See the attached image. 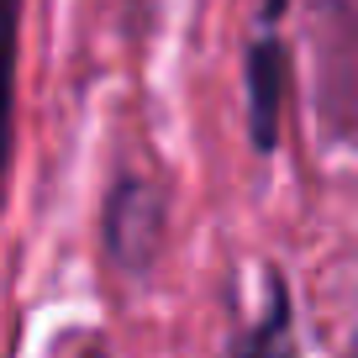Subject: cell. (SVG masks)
<instances>
[{"label":"cell","mask_w":358,"mask_h":358,"mask_svg":"<svg viewBox=\"0 0 358 358\" xmlns=\"http://www.w3.org/2000/svg\"><path fill=\"white\" fill-rule=\"evenodd\" d=\"M164 243V195L158 185L127 174L116 179L111 201H106V253L122 268H148Z\"/></svg>","instance_id":"6da1fadb"},{"label":"cell","mask_w":358,"mask_h":358,"mask_svg":"<svg viewBox=\"0 0 358 358\" xmlns=\"http://www.w3.org/2000/svg\"><path fill=\"white\" fill-rule=\"evenodd\" d=\"M280 101H285V48L268 27L248 48V132L258 153H274L280 143Z\"/></svg>","instance_id":"7a4b0ae2"},{"label":"cell","mask_w":358,"mask_h":358,"mask_svg":"<svg viewBox=\"0 0 358 358\" xmlns=\"http://www.w3.org/2000/svg\"><path fill=\"white\" fill-rule=\"evenodd\" d=\"M268 301L258 311V322L248 327L243 337L232 343V358H301L295 348V322H290V295H285V280L268 268Z\"/></svg>","instance_id":"3957f363"},{"label":"cell","mask_w":358,"mask_h":358,"mask_svg":"<svg viewBox=\"0 0 358 358\" xmlns=\"http://www.w3.org/2000/svg\"><path fill=\"white\" fill-rule=\"evenodd\" d=\"M16 32H22V0H0V206L16 153Z\"/></svg>","instance_id":"277c9868"},{"label":"cell","mask_w":358,"mask_h":358,"mask_svg":"<svg viewBox=\"0 0 358 358\" xmlns=\"http://www.w3.org/2000/svg\"><path fill=\"white\" fill-rule=\"evenodd\" d=\"M264 16H268V27H274L285 16V0H264Z\"/></svg>","instance_id":"5b68a950"},{"label":"cell","mask_w":358,"mask_h":358,"mask_svg":"<svg viewBox=\"0 0 358 358\" xmlns=\"http://www.w3.org/2000/svg\"><path fill=\"white\" fill-rule=\"evenodd\" d=\"M74 358H111V353H106V348L101 343H85V348H79V353Z\"/></svg>","instance_id":"8992f818"},{"label":"cell","mask_w":358,"mask_h":358,"mask_svg":"<svg viewBox=\"0 0 358 358\" xmlns=\"http://www.w3.org/2000/svg\"><path fill=\"white\" fill-rule=\"evenodd\" d=\"M343 358H358V327H353V337H348V348H343Z\"/></svg>","instance_id":"52a82bcc"}]
</instances>
